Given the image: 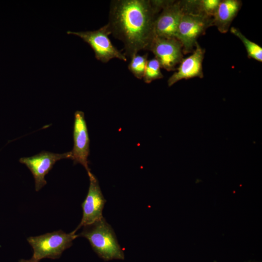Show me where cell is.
<instances>
[{
  "instance_id": "obj_14",
  "label": "cell",
  "mask_w": 262,
  "mask_h": 262,
  "mask_svg": "<svg viewBox=\"0 0 262 262\" xmlns=\"http://www.w3.org/2000/svg\"><path fill=\"white\" fill-rule=\"evenodd\" d=\"M148 54H135L131 58L128 68L134 77L139 79H143L147 62Z\"/></svg>"
},
{
  "instance_id": "obj_15",
  "label": "cell",
  "mask_w": 262,
  "mask_h": 262,
  "mask_svg": "<svg viewBox=\"0 0 262 262\" xmlns=\"http://www.w3.org/2000/svg\"><path fill=\"white\" fill-rule=\"evenodd\" d=\"M161 65L158 60L153 58L147 60L143 79L147 83L160 79L164 76L161 71Z\"/></svg>"
},
{
  "instance_id": "obj_11",
  "label": "cell",
  "mask_w": 262,
  "mask_h": 262,
  "mask_svg": "<svg viewBox=\"0 0 262 262\" xmlns=\"http://www.w3.org/2000/svg\"><path fill=\"white\" fill-rule=\"evenodd\" d=\"M205 52L198 42L192 54L185 58H183L176 68V71L167 81L168 86H171L176 82L182 79L203 77L202 63Z\"/></svg>"
},
{
  "instance_id": "obj_7",
  "label": "cell",
  "mask_w": 262,
  "mask_h": 262,
  "mask_svg": "<svg viewBox=\"0 0 262 262\" xmlns=\"http://www.w3.org/2000/svg\"><path fill=\"white\" fill-rule=\"evenodd\" d=\"M71 157L70 151L59 154L43 151L32 157L21 158L19 162L26 165L32 172L35 180V190L38 191L46 184L45 177L54 164L61 159H71Z\"/></svg>"
},
{
  "instance_id": "obj_2",
  "label": "cell",
  "mask_w": 262,
  "mask_h": 262,
  "mask_svg": "<svg viewBox=\"0 0 262 262\" xmlns=\"http://www.w3.org/2000/svg\"><path fill=\"white\" fill-rule=\"evenodd\" d=\"M183 8L176 38L180 42L183 54L192 53L197 39L212 25L213 17L202 12L197 0H183Z\"/></svg>"
},
{
  "instance_id": "obj_9",
  "label": "cell",
  "mask_w": 262,
  "mask_h": 262,
  "mask_svg": "<svg viewBox=\"0 0 262 262\" xmlns=\"http://www.w3.org/2000/svg\"><path fill=\"white\" fill-rule=\"evenodd\" d=\"M87 173L90 185L87 196L82 204V217L80 223L74 230L75 232L81 227L91 224L102 218V210L106 201L97 178L91 171Z\"/></svg>"
},
{
  "instance_id": "obj_4",
  "label": "cell",
  "mask_w": 262,
  "mask_h": 262,
  "mask_svg": "<svg viewBox=\"0 0 262 262\" xmlns=\"http://www.w3.org/2000/svg\"><path fill=\"white\" fill-rule=\"evenodd\" d=\"M78 237L74 230L66 233L59 230L29 237L27 241L33 251L32 257L39 262L44 258H59L66 249L72 246L73 241Z\"/></svg>"
},
{
  "instance_id": "obj_10",
  "label": "cell",
  "mask_w": 262,
  "mask_h": 262,
  "mask_svg": "<svg viewBox=\"0 0 262 262\" xmlns=\"http://www.w3.org/2000/svg\"><path fill=\"white\" fill-rule=\"evenodd\" d=\"M73 129V148L71 152V159L74 164L79 163L84 166L87 173L88 167L90 140L84 113L77 111L74 115Z\"/></svg>"
},
{
  "instance_id": "obj_16",
  "label": "cell",
  "mask_w": 262,
  "mask_h": 262,
  "mask_svg": "<svg viewBox=\"0 0 262 262\" xmlns=\"http://www.w3.org/2000/svg\"><path fill=\"white\" fill-rule=\"evenodd\" d=\"M197 1L200 10L208 16L213 17L220 0H200Z\"/></svg>"
},
{
  "instance_id": "obj_8",
  "label": "cell",
  "mask_w": 262,
  "mask_h": 262,
  "mask_svg": "<svg viewBox=\"0 0 262 262\" xmlns=\"http://www.w3.org/2000/svg\"><path fill=\"white\" fill-rule=\"evenodd\" d=\"M183 0H165L154 21V36L176 38L177 28L182 14Z\"/></svg>"
},
{
  "instance_id": "obj_12",
  "label": "cell",
  "mask_w": 262,
  "mask_h": 262,
  "mask_svg": "<svg viewBox=\"0 0 262 262\" xmlns=\"http://www.w3.org/2000/svg\"><path fill=\"white\" fill-rule=\"evenodd\" d=\"M242 5V1L239 0H220L213 16L212 25L216 27L221 33H226Z\"/></svg>"
},
{
  "instance_id": "obj_3",
  "label": "cell",
  "mask_w": 262,
  "mask_h": 262,
  "mask_svg": "<svg viewBox=\"0 0 262 262\" xmlns=\"http://www.w3.org/2000/svg\"><path fill=\"white\" fill-rule=\"evenodd\" d=\"M78 237L86 238L97 255L105 261L124 260V252L119 245L114 229L103 217L83 226Z\"/></svg>"
},
{
  "instance_id": "obj_1",
  "label": "cell",
  "mask_w": 262,
  "mask_h": 262,
  "mask_svg": "<svg viewBox=\"0 0 262 262\" xmlns=\"http://www.w3.org/2000/svg\"><path fill=\"white\" fill-rule=\"evenodd\" d=\"M165 0H117L111 2L108 23L111 33L124 45L126 56L131 58L147 49L153 33L155 19Z\"/></svg>"
},
{
  "instance_id": "obj_6",
  "label": "cell",
  "mask_w": 262,
  "mask_h": 262,
  "mask_svg": "<svg viewBox=\"0 0 262 262\" xmlns=\"http://www.w3.org/2000/svg\"><path fill=\"white\" fill-rule=\"evenodd\" d=\"M147 49L154 54L161 68L168 71L176 70L183 58L181 44L176 38L154 36Z\"/></svg>"
},
{
  "instance_id": "obj_13",
  "label": "cell",
  "mask_w": 262,
  "mask_h": 262,
  "mask_svg": "<svg viewBox=\"0 0 262 262\" xmlns=\"http://www.w3.org/2000/svg\"><path fill=\"white\" fill-rule=\"evenodd\" d=\"M230 32L237 36L242 42L246 48L247 56L249 58L256 61H262V48L257 44L247 38L240 31L234 27L230 29Z\"/></svg>"
},
{
  "instance_id": "obj_17",
  "label": "cell",
  "mask_w": 262,
  "mask_h": 262,
  "mask_svg": "<svg viewBox=\"0 0 262 262\" xmlns=\"http://www.w3.org/2000/svg\"><path fill=\"white\" fill-rule=\"evenodd\" d=\"M18 262H39V261L32 257V258L30 260L21 259Z\"/></svg>"
},
{
  "instance_id": "obj_5",
  "label": "cell",
  "mask_w": 262,
  "mask_h": 262,
  "mask_svg": "<svg viewBox=\"0 0 262 262\" xmlns=\"http://www.w3.org/2000/svg\"><path fill=\"white\" fill-rule=\"evenodd\" d=\"M67 34L79 36L93 50L96 58L103 63L117 58L126 61L127 57L111 43L109 35L111 32L108 24L95 31L86 32L67 31Z\"/></svg>"
}]
</instances>
